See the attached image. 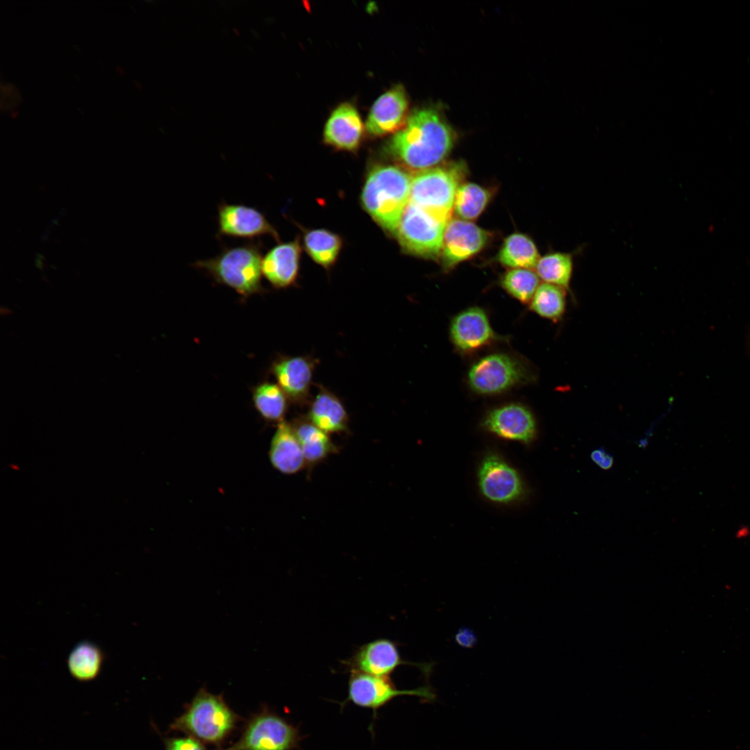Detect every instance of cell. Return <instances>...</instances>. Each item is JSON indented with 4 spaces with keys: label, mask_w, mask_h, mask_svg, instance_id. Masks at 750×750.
<instances>
[{
    "label": "cell",
    "mask_w": 750,
    "mask_h": 750,
    "mask_svg": "<svg viewBox=\"0 0 750 750\" xmlns=\"http://www.w3.org/2000/svg\"><path fill=\"white\" fill-rule=\"evenodd\" d=\"M240 719L223 695L212 694L201 688L185 711L172 722L169 730L183 732L219 748Z\"/></svg>",
    "instance_id": "277c9868"
},
{
    "label": "cell",
    "mask_w": 750,
    "mask_h": 750,
    "mask_svg": "<svg viewBox=\"0 0 750 750\" xmlns=\"http://www.w3.org/2000/svg\"><path fill=\"white\" fill-rule=\"evenodd\" d=\"M343 663L349 672L356 671L378 676H390L403 665H413L419 669L426 681L429 680L436 665L435 662L416 663L403 660L397 644L385 638L364 644Z\"/></svg>",
    "instance_id": "8fae6325"
},
{
    "label": "cell",
    "mask_w": 750,
    "mask_h": 750,
    "mask_svg": "<svg viewBox=\"0 0 750 750\" xmlns=\"http://www.w3.org/2000/svg\"><path fill=\"white\" fill-rule=\"evenodd\" d=\"M592 460L603 469H610L613 464V458L604 449H596L591 454Z\"/></svg>",
    "instance_id": "d6a6232c"
},
{
    "label": "cell",
    "mask_w": 750,
    "mask_h": 750,
    "mask_svg": "<svg viewBox=\"0 0 750 750\" xmlns=\"http://www.w3.org/2000/svg\"><path fill=\"white\" fill-rule=\"evenodd\" d=\"M476 483L483 499L496 505L517 504L529 494L518 470L494 451L485 453L478 462Z\"/></svg>",
    "instance_id": "52a82bcc"
},
{
    "label": "cell",
    "mask_w": 750,
    "mask_h": 750,
    "mask_svg": "<svg viewBox=\"0 0 750 750\" xmlns=\"http://www.w3.org/2000/svg\"><path fill=\"white\" fill-rule=\"evenodd\" d=\"M263 249L260 240L233 247L224 245L217 256L197 260L191 265L205 272L215 283L247 298L265 290L262 285Z\"/></svg>",
    "instance_id": "7a4b0ae2"
},
{
    "label": "cell",
    "mask_w": 750,
    "mask_h": 750,
    "mask_svg": "<svg viewBox=\"0 0 750 750\" xmlns=\"http://www.w3.org/2000/svg\"><path fill=\"white\" fill-rule=\"evenodd\" d=\"M491 197V192L478 184L462 183L456 194L453 211L462 219H476L485 209Z\"/></svg>",
    "instance_id": "f1b7e54d"
},
{
    "label": "cell",
    "mask_w": 750,
    "mask_h": 750,
    "mask_svg": "<svg viewBox=\"0 0 750 750\" xmlns=\"http://www.w3.org/2000/svg\"><path fill=\"white\" fill-rule=\"evenodd\" d=\"M291 424L301 446L306 467L310 471L329 456L338 453L330 435L312 424L307 416L299 417Z\"/></svg>",
    "instance_id": "7402d4cb"
},
{
    "label": "cell",
    "mask_w": 750,
    "mask_h": 750,
    "mask_svg": "<svg viewBox=\"0 0 750 750\" xmlns=\"http://www.w3.org/2000/svg\"><path fill=\"white\" fill-rule=\"evenodd\" d=\"M301 740L298 728L265 708L251 717L237 742L218 750H294Z\"/></svg>",
    "instance_id": "9c48e42d"
},
{
    "label": "cell",
    "mask_w": 750,
    "mask_h": 750,
    "mask_svg": "<svg viewBox=\"0 0 750 750\" xmlns=\"http://www.w3.org/2000/svg\"><path fill=\"white\" fill-rule=\"evenodd\" d=\"M567 290L558 286L542 283L536 290L529 307L540 317L558 322L566 310Z\"/></svg>",
    "instance_id": "83f0119b"
},
{
    "label": "cell",
    "mask_w": 750,
    "mask_h": 750,
    "mask_svg": "<svg viewBox=\"0 0 750 750\" xmlns=\"http://www.w3.org/2000/svg\"><path fill=\"white\" fill-rule=\"evenodd\" d=\"M543 283L569 290L574 270L573 254L567 252H551L541 256L535 267Z\"/></svg>",
    "instance_id": "484cf974"
},
{
    "label": "cell",
    "mask_w": 750,
    "mask_h": 750,
    "mask_svg": "<svg viewBox=\"0 0 750 750\" xmlns=\"http://www.w3.org/2000/svg\"><path fill=\"white\" fill-rule=\"evenodd\" d=\"M412 178L406 170L394 165L376 166L368 174L362 204L384 229L395 233L410 201Z\"/></svg>",
    "instance_id": "3957f363"
},
{
    "label": "cell",
    "mask_w": 750,
    "mask_h": 750,
    "mask_svg": "<svg viewBox=\"0 0 750 750\" xmlns=\"http://www.w3.org/2000/svg\"><path fill=\"white\" fill-rule=\"evenodd\" d=\"M269 458L274 469L286 475L295 474L306 467L301 446L291 422L283 420L277 424Z\"/></svg>",
    "instance_id": "ffe728a7"
},
{
    "label": "cell",
    "mask_w": 750,
    "mask_h": 750,
    "mask_svg": "<svg viewBox=\"0 0 750 750\" xmlns=\"http://www.w3.org/2000/svg\"><path fill=\"white\" fill-rule=\"evenodd\" d=\"M449 338L455 349L462 355L474 353L500 339L487 312L479 306L467 308L451 319Z\"/></svg>",
    "instance_id": "4fadbf2b"
},
{
    "label": "cell",
    "mask_w": 750,
    "mask_h": 750,
    "mask_svg": "<svg viewBox=\"0 0 750 750\" xmlns=\"http://www.w3.org/2000/svg\"><path fill=\"white\" fill-rule=\"evenodd\" d=\"M449 221L409 202L395 235L406 252L422 258H440Z\"/></svg>",
    "instance_id": "ba28073f"
},
{
    "label": "cell",
    "mask_w": 750,
    "mask_h": 750,
    "mask_svg": "<svg viewBox=\"0 0 750 750\" xmlns=\"http://www.w3.org/2000/svg\"><path fill=\"white\" fill-rule=\"evenodd\" d=\"M540 257L531 238L524 233H514L503 241L497 255V260L509 269H533Z\"/></svg>",
    "instance_id": "603a6c76"
},
{
    "label": "cell",
    "mask_w": 750,
    "mask_h": 750,
    "mask_svg": "<svg viewBox=\"0 0 750 750\" xmlns=\"http://www.w3.org/2000/svg\"><path fill=\"white\" fill-rule=\"evenodd\" d=\"M535 378L532 367L522 358L495 351L474 361L467 370L466 380L473 393L491 397L528 384Z\"/></svg>",
    "instance_id": "5b68a950"
},
{
    "label": "cell",
    "mask_w": 750,
    "mask_h": 750,
    "mask_svg": "<svg viewBox=\"0 0 750 750\" xmlns=\"http://www.w3.org/2000/svg\"><path fill=\"white\" fill-rule=\"evenodd\" d=\"M481 426L485 431L500 439L524 444L533 443L538 435L534 414L528 407L519 402L506 403L492 408L484 415Z\"/></svg>",
    "instance_id": "7c38bea8"
},
{
    "label": "cell",
    "mask_w": 750,
    "mask_h": 750,
    "mask_svg": "<svg viewBox=\"0 0 750 750\" xmlns=\"http://www.w3.org/2000/svg\"><path fill=\"white\" fill-rule=\"evenodd\" d=\"M301 258L298 239L279 243L262 256V274L276 289L286 288L297 281Z\"/></svg>",
    "instance_id": "ac0fdd59"
},
{
    "label": "cell",
    "mask_w": 750,
    "mask_h": 750,
    "mask_svg": "<svg viewBox=\"0 0 750 750\" xmlns=\"http://www.w3.org/2000/svg\"><path fill=\"white\" fill-rule=\"evenodd\" d=\"M303 244L310 258L318 265L328 268L335 262L342 247L339 235L326 229L307 232Z\"/></svg>",
    "instance_id": "4316f807"
},
{
    "label": "cell",
    "mask_w": 750,
    "mask_h": 750,
    "mask_svg": "<svg viewBox=\"0 0 750 750\" xmlns=\"http://www.w3.org/2000/svg\"><path fill=\"white\" fill-rule=\"evenodd\" d=\"M307 417L329 435L346 432L349 429V415L343 403L334 393L322 385L310 400Z\"/></svg>",
    "instance_id": "44dd1931"
},
{
    "label": "cell",
    "mask_w": 750,
    "mask_h": 750,
    "mask_svg": "<svg viewBox=\"0 0 750 750\" xmlns=\"http://www.w3.org/2000/svg\"><path fill=\"white\" fill-rule=\"evenodd\" d=\"M491 234L470 221L451 219L447 224L440 259L442 267L449 270L479 253L488 243Z\"/></svg>",
    "instance_id": "9a60e30c"
},
{
    "label": "cell",
    "mask_w": 750,
    "mask_h": 750,
    "mask_svg": "<svg viewBox=\"0 0 750 750\" xmlns=\"http://www.w3.org/2000/svg\"><path fill=\"white\" fill-rule=\"evenodd\" d=\"M164 744L165 750H207L202 742L190 735L165 738Z\"/></svg>",
    "instance_id": "4dcf8cb0"
},
{
    "label": "cell",
    "mask_w": 750,
    "mask_h": 750,
    "mask_svg": "<svg viewBox=\"0 0 750 750\" xmlns=\"http://www.w3.org/2000/svg\"><path fill=\"white\" fill-rule=\"evenodd\" d=\"M405 695L415 696L428 702L436 699V694L429 684L415 689L399 690L390 676H378L351 671L347 697L344 703L351 702L375 712L393 699Z\"/></svg>",
    "instance_id": "30bf717a"
},
{
    "label": "cell",
    "mask_w": 750,
    "mask_h": 750,
    "mask_svg": "<svg viewBox=\"0 0 750 750\" xmlns=\"http://www.w3.org/2000/svg\"><path fill=\"white\" fill-rule=\"evenodd\" d=\"M456 643L462 648H473L478 642V638L474 631L468 627L460 628L454 636Z\"/></svg>",
    "instance_id": "1f68e13d"
},
{
    "label": "cell",
    "mask_w": 750,
    "mask_h": 750,
    "mask_svg": "<svg viewBox=\"0 0 750 750\" xmlns=\"http://www.w3.org/2000/svg\"><path fill=\"white\" fill-rule=\"evenodd\" d=\"M454 133L438 112L421 109L410 115L390 139L389 153L407 167L422 171L437 166L449 154Z\"/></svg>",
    "instance_id": "6da1fadb"
},
{
    "label": "cell",
    "mask_w": 750,
    "mask_h": 750,
    "mask_svg": "<svg viewBox=\"0 0 750 750\" xmlns=\"http://www.w3.org/2000/svg\"><path fill=\"white\" fill-rule=\"evenodd\" d=\"M315 362L306 356H280L272 362L270 372L293 404L303 406L310 402Z\"/></svg>",
    "instance_id": "2e32d148"
},
{
    "label": "cell",
    "mask_w": 750,
    "mask_h": 750,
    "mask_svg": "<svg viewBox=\"0 0 750 750\" xmlns=\"http://www.w3.org/2000/svg\"><path fill=\"white\" fill-rule=\"evenodd\" d=\"M363 128L356 108L342 103L329 116L324 129V140L336 149L353 151L360 145Z\"/></svg>",
    "instance_id": "d6986e66"
},
{
    "label": "cell",
    "mask_w": 750,
    "mask_h": 750,
    "mask_svg": "<svg viewBox=\"0 0 750 750\" xmlns=\"http://www.w3.org/2000/svg\"><path fill=\"white\" fill-rule=\"evenodd\" d=\"M408 100L403 88L396 85L381 94L373 103L365 128L374 136L397 132L407 120Z\"/></svg>",
    "instance_id": "e0dca14e"
},
{
    "label": "cell",
    "mask_w": 750,
    "mask_h": 750,
    "mask_svg": "<svg viewBox=\"0 0 750 750\" xmlns=\"http://www.w3.org/2000/svg\"><path fill=\"white\" fill-rule=\"evenodd\" d=\"M269 235L279 240L275 227L256 208L222 201L217 206V237L250 239Z\"/></svg>",
    "instance_id": "5bb4252c"
},
{
    "label": "cell",
    "mask_w": 750,
    "mask_h": 750,
    "mask_svg": "<svg viewBox=\"0 0 750 750\" xmlns=\"http://www.w3.org/2000/svg\"><path fill=\"white\" fill-rule=\"evenodd\" d=\"M252 401L266 421L278 424L285 420L290 401L276 383L266 381L256 385L252 389Z\"/></svg>",
    "instance_id": "d4e9b609"
},
{
    "label": "cell",
    "mask_w": 750,
    "mask_h": 750,
    "mask_svg": "<svg viewBox=\"0 0 750 750\" xmlns=\"http://www.w3.org/2000/svg\"><path fill=\"white\" fill-rule=\"evenodd\" d=\"M466 172L462 162L443 163L418 172L412 178L409 202L449 221L457 190Z\"/></svg>",
    "instance_id": "8992f818"
},
{
    "label": "cell",
    "mask_w": 750,
    "mask_h": 750,
    "mask_svg": "<svg viewBox=\"0 0 750 750\" xmlns=\"http://www.w3.org/2000/svg\"><path fill=\"white\" fill-rule=\"evenodd\" d=\"M540 278L530 269H509L501 277L504 290L522 303H529L540 285Z\"/></svg>",
    "instance_id": "f546056e"
},
{
    "label": "cell",
    "mask_w": 750,
    "mask_h": 750,
    "mask_svg": "<svg viewBox=\"0 0 750 750\" xmlns=\"http://www.w3.org/2000/svg\"><path fill=\"white\" fill-rule=\"evenodd\" d=\"M104 661V654L96 644L84 640L76 644L68 655L67 665L73 678L78 681L88 682L95 679L100 674Z\"/></svg>",
    "instance_id": "cb8c5ba5"
}]
</instances>
